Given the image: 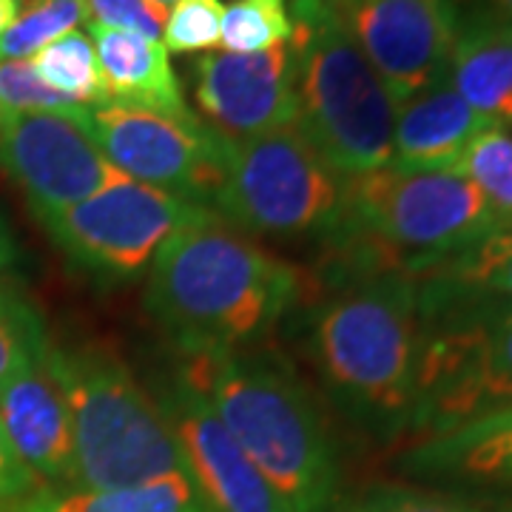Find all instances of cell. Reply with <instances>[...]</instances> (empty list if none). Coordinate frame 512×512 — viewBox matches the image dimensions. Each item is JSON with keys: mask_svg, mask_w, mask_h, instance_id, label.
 I'll list each match as a JSON object with an SVG mask.
<instances>
[{"mask_svg": "<svg viewBox=\"0 0 512 512\" xmlns=\"http://www.w3.org/2000/svg\"><path fill=\"white\" fill-rule=\"evenodd\" d=\"M336 291L313 308L308 350L330 402L379 441L410 436L421 359L419 276L348 242Z\"/></svg>", "mask_w": 512, "mask_h": 512, "instance_id": "cell-1", "label": "cell"}, {"mask_svg": "<svg viewBox=\"0 0 512 512\" xmlns=\"http://www.w3.org/2000/svg\"><path fill=\"white\" fill-rule=\"evenodd\" d=\"M296 291V268L217 214L180 231L151 262L146 311L185 356H211L268 336Z\"/></svg>", "mask_w": 512, "mask_h": 512, "instance_id": "cell-2", "label": "cell"}, {"mask_svg": "<svg viewBox=\"0 0 512 512\" xmlns=\"http://www.w3.org/2000/svg\"><path fill=\"white\" fill-rule=\"evenodd\" d=\"M188 382L214 404L242 453L291 512H325L339 493V453L293 367L265 350L188 356Z\"/></svg>", "mask_w": 512, "mask_h": 512, "instance_id": "cell-3", "label": "cell"}, {"mask_svg": "<svg viewBox=\"0 0 512 512\" xmlns=\"http://www.w3.org/2000/svg\"><path fill=\"white\" fill-rule=\"evenodd\" d=\"M293 128L339 177L393 163L396 103L325 0H291Z\"/></svg>", "mask_w": 512, "mask_h": 512, "instance_id": "cell-4", "label": "cell"}, {"mask_svg": "<svg viewBox=\"0 0 512 512\" xmlns=\"http://www.w3.org/2000/svg\"><path fill=\"white\" fill-rule=\"evenodd\" d=\"M421 359L410 441L512 404V302L419 276Z\"/></svg>", "mask_w": 512, "mask_h": 512, "instance_id": "cell-5", "label": "cell"}, {"mask_svg": "<svg viewBox=\"0 0 512 512\" xmlns=\"http://www.w3.org/2000/svg\"><path fill=\"white\" fill-rule=\"evenodd\" d=\"M49 362L72 421L69 487L114 490L183 473V453L160 404L126 362L97 345H49Z\"/></svg>", "mask_w": 512, "mask_h": 512, "instance_id": "cell-6", "label": "cell"}, {"mask_svg": "<svg viewBox=\"0 0 512 512\" xmlns=\"http://www.w3.org/2000/svg\"><path fill=\"white\" fill-rule=\"evenodd\" d=\"M495 228L493 208L464 174L387 165L345 180V217L336 239L365 242L410 274H421Z\"/></svg>", "mask_w": 512, "mask_h": 512, "instance_id": "cell-7", "label": "cell"}, {"mask_svg": "<svg viewBox=\"0 0 512 512\" xmlns=\"http://www.w3.org/2000/svg\"><path fill=\"white\" fill-rule=\"evenodd\" d=\"M217 154L214 214L259 237L336 239L345 217V177L330 171L296 128L248 140L217 134Z\"/></svg>", "mask_w": 512, "mask_h": 512, "instance_id": "cell-8", "label": "cell"}, {"mask_svg": "<svg viewBox=\"0 0 512 512\" xmlns=\"http://www.w3.org/2000/svg\"><path fill=\"white\" fill-rule=\"evenodd\" d=\"M211 217L217 214L208 205L128 180L43 222V228L89 274L134 279L180 231Z\"/></svg>", "mask_w": 512, "mask_h": 512, "instance_id": "cell-9", "label": "cell"}, {"mask_svg": "<svg viewBox=\"0 0 512 512\" xmlns=\"http://www.w3.org/2000/svg\"><path fill=\"white\" fill-rule=\"evenodd\" d=\"M83 123L128 180L211 208L220 185L217 131L194 117V111L165 114L143 106L97 103L83 109Z\"/></svg>", "mask_w": 512, "mask_h": 512, "instance_id": "cell-10", "label": "cell"}, {"mask_svg": "<svg viewBox=\"0 0 512 512\" xmlns=\"http://www.w3.org/2000/svg\"><path fill=\"white\" fill-rule=\"evenodd\" d=\"M83 109L0 114V165L40 222L128 183L92 140Z\"/></svg>", "mask_w": 512, "mask_h": 512, "instance_id": "cell-11", "label": "cell"}, {"mask_svg": "<svg viewBox=\"0 0 512 512\" xmlns=\"http://www.w3.org/2000/svg\"><path fill=\"white\" fill-rule=\"evenodd\" d=\"M396 109L447 74L456 37V0H325Z\"/></svg>", "mask_w": 512, "mask_h": 512, "instance_id": "cell-12", "label": "cell"}, {"mask_svg": "<svg viewBox=\"0 0 512 512\" xmlns=\"http://www.w3.org/2000/svg\"><path fill=\"white\" fill-rule=\"evenodd\" d=\"M154 399L208 512H291L242 453L214 404L183 373L171 376Z\"/></svg>", "mask_w": 512, "mask_h": 512, "instance_id": "cell-13", "label": "cell"}, {"mask_svg": "<svg viewBox=\"0 0 512 512\" xmlns=\"http://www.w3.org/2000/svg\"><path fill=\"white\" fill-rule=\"evenodd\" d=\"M194 97L208 126L228 140L293 126L291 43L256 55L208 52L194 66Z\"/></svg>", "mask_w": 512, "mask_h": 512, "instance_id": "cell-14", "label": "cell"}, {"mask_svg": "<svg viewBox=\"0 0 512 512\" xmlns=\"http://www.w3.org/2000/svg\"><path fill=\"white\" fill-rule=\"evenodd\" d=\"M396 470L424 487L512 498V404L410 441L396 456Z\"/></svg>", "mask_w": 512, "mask_h": 512, "instance_id": "cell-15", "label": "cell"}, {"mask_svg": "<svg viewBox=\"0 0 512 512\" xmlns=\"http://www.w3.org/2000/svg\"><path fill=\"white\" fill-rule=\"evenodd\" d=\"M0 421L18 456L46 487L72 484V421L49 350L0 387Z\"/></svg>", "mask_w": 512, "mask_h": 512, "instance_id": "cell-16", "label": "cell"}, {"mask_svg": "<svg viewBox=\"0 0 512 512\" xmlns=\"http://www.w3.org/2000/svg\"><path fill=\"white\" fill-rule=\"evenodd\" d=\"M447 80L487 123L512 131V23L487 6H458Z\"/></svg>", "mask_w": 512, "mask_h": 512, "instance_id": "cell-17", "label": "cell"}, {"mask_svg": "<svg viewBox=\"0 0 512 512\" xmlns=\"http://www.w3.org/2000/svg\"><path fill=\"white\" fill-rule=\"evenodd\" d=\"M487 126L493 123L478 117L444 74L396 109L390 165L399 171H456Z\"/></svg>", "mask_w": 512, "mask_h": 512, "instance_id": "cell-18", "label": "cell"}, {"mask_svg": "<svg viewBox=\"0 0 512 512\" xmlns=\"http://www.w3.org/2000/svg\"><path fill=\"white\" fill-rule=\"evenodd\" d=\"M86 26L97 52L103 103L143 106L165 114H191L183 100L180 80L171 69L168 52L160 40L94 26V23Z\"/></svg>", "mask_w": 512, "mask_h": 512, "instance_id": "cell-19", "label": "cell"}, {"mask_svg": "<svg viewBox=\"0 0 512 512\" xmlns=\"http://www.w3.org/2000/svg\"><path fill=\"white\" fill-rule=\"evenodd\" d=\"M9 512H208L188 473L154 478L134 487H40Z\"/></svg>", "mask_w": 512, "mask_h": 512, "instance_id": "cell-20", "label": "cell"}, {"mask_svg": "<svg viewBox=\"0 0 512 512\" xmlns=\"http://www.w3.org/2000/svg\"><path fill=\"white\" fill-rule=\"evenodd\" d=\"M26 60L32 63L37 80L49 86L52 92L69 97L80 106L103 103V80H100L97 52L89 35L74 29Z\"/></svg>", "mask_w": 512, "mask_h": 512, "instance_id": "cell-21", "label": "cell"}, {"mask_svg": "<svg viewBox=\"0 0 512 512\" xmlns=\"http://www.w3.org/2000/svg\"><path fill=\"white\" fill-rule=\"evenodd\" d=\"M421 274L439 276L461 288H473L512 302V225H498L493 234H487L473 248L450 256Z\"/></svg>", "mask_w": 512, "mask_h": 512, "instance_id": "cell-22", "label": "cell"}, {"mask_svg": "<svg viewBox=\"0 0 512 512\" xmlns=\"http://www.w3.org/2000/svg\"><path fill=\"white\" fill-rule=\"evenodd\" d=\"M342 512H512V498L456 493L424 484H376Z\"/></svg>", "mask_w": 512, "mask_h": 512, "instance_id": "cell-23", "label": "cell"}, {"mask_svg": "<svg viewBox=\"0 0 512 512\" xmlns=\"http://www.w3.org/2000/svg\"><path fill=\"white\" fill-rule=\"evenodd\" d=\"M481 191L493 208L498 225H512V131L487 126L470 148L464 151L456 168Z\"/></svg>", "mask_w": 512, "mask_h": 512, "instance_id": "cell-24", "label": "cell"}, {"mask_svg": "<svg viewBox=\"0 0 512 512\" xmlns=\"http://www.w3.org/2000/svg\"><path fill=\"white\" fill-rule=\"evenodd\" d=\"M288 0H234L222 15L220 43L234 55H256L291 43Z\"/></svg>", "mask_w": 512, "mask_h": 512, "instance_id": "cell-25", "label": "cell"}, {"mask_svg": "<svg viewBox=\"0 0 512 512\" xmlns=\"http://www.w3.org/2000/svg\"><path fill=\"white\" fill-rule=\"evenodd\" d=\"M86 0H29L0 35V60H26L86 23Z\"/></svg>", "mask_w": 512, "mask_h": 512, "instance_id": "cell-26", "label": "cell"}, {"mask_svg": "<svg viewBox=\"0 0 512 512\" xmlns=\"http://www.w3.org/2000/svg\"><path fill=\"white\" fill-rule=\"evenodd\" d=\"M49 350L43 319L29 299L0 288V387Z\"/></svg>", "mask_w": 512, "mask_h": 512, "instance_id": "cell-27", "label": "cell"}, {"mask_svg": "<svg viewBox=\"0 0 512 512\" xmlns=\"http://www.w3.org/2000/svg\"><path fill=\"white\" fill-rule=\"evenodd\" d=\"M225 6L220 0H177L165 18L160 43L168 55L214 52L222 35Z\"/></svg>", "mask_w": 512, "mask_h": 512, "instance_id": "cell-28", "label": "cell"}, {"mask_svg": "<svg viewBox=\"0 0 512 512\" xmlns=\"http://www.w3.org/2000/svg\"><path fill=\"white\" fill-rule=\"evenodd\" d=\"M72 109H80V103L43 86L29 60H0V114Z\"/></svg>", "mask_w": 512, "mask_h": 512, "instance_id": "cell-29", "label": "cell"}, {"mask_svg": "<svg viewBox=\"0 0 512 512\" xmlns=\"http://www.w3.org/2000/svg\"><path fill=\"white\" fill-rule=\"evenodd\" d=\"M86 23L134 32V35L160 40L165 29V6L154 0H86Z\"/></svg>", "mask_w": 512, "mask_h": 512, "instance_id": "cell-30", "label": "cell"}, {"mask_svg": "<svg viewBox=\"0 0 512 512\" xmlns=\"http://www.w3.org/2000/svg\"><path fill=\"white\" fill-rule=\"evenodd\" d=\"M40 487H43V481L18 456L15 444L0 421V507H15L18 501H23L26 495H32Z\"/></svg>", "mask_w": 512, "mask_h": 512, "instance_id": "cell-31", "label": "cell"}, {"mask_svg": "<svg viewBox=\"0 0 512 512\" xmlns=\"http://www.w3.org/2000/svg\"><path fill=\"white\" fill-rule=\"evenodd\" d=\"M15 256H18V245H15V237L9 231V222L0 214V274L15 262Z\"/></svg>", "mask_w": 512, "mask_h": 512, "instance_id": "cell-32", "label": "cell"}, {"mask_svg": "<svg viewBox=\"0 0 512 512\" xmlns=\"http://www.w3.org/2000/svg\"><path fill=\"white\" fill-rule=\"evenodd\" d=\"M470 3L487 6V9H493L495 15H501V18L512 23V0H456V6H470Z\"/></svg>", "mask_w": 512, "mask_h": 512, "instance_id": "cell-33", "label": "cell"}, {"mask_svg": "<svg viewBox=\"0 0 512 512\" xmlns=\"http://www.w3.org/2000/svg\"><path fill=\"white\" fill-rule=\"evenodd\" d=\"M20 12V0H0V35L15 23Z\"/></svg>", "mask_w": 512, "mask_h": 512, "instance_id": "cell-34", "label": "cell"}, {"mask_svg": "<svg viewBox=\"0 0 512 512\" xmlns=\"http://www.w3.org/2000/svg\"><path fill=\"white\" fill-rule=\"evenodd\" d=\"M154 3H160V6H174L177 0H154Z\"/></svg>", "mask_w": 512, "mask_h": 512, "instance_id": "cell-35", "label": "cell"}, {"mask_svg": "<svg viewBox=\"0 0 512 512\" xmlns=\"http://www.w3.org/2000/svg\"><path fill=\"white\" fill-rule=\"evenodd\" d=\"M0 510H3V507H0ZM6 510H9V507H6Z\"/></svg>", "mask_w": 512, "mask_h": 512, "instance_id": "cell-36", "label": "cell"}]
</instances>
